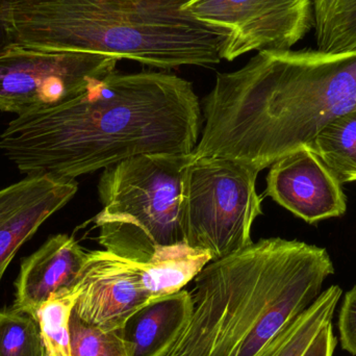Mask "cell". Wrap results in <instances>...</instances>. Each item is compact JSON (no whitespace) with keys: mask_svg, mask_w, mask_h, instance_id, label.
<instances>
[{"mask_svg":"<svg viewBox=\"0 0 356 356\" xmlns=\"http://www.w3.org/2000/svg\"><path fill=\"white\" fill-rule=\"evenodd\" d=\"M69 330L71 356H127L123 328L106 330L92 325L72 312Z\"/></svg>","mask_w":356,"mask_h":356,"instance_id":"cell-19","label":"cell"},{"mask_svg":"<svg viewBox=\"0 0 356 356\" xmlns=\"http://www.w3.org/2000/svg\"><path fill=\"white\" fill-rule=\"evenodd\" d=\"M45 356H47V355H46V353H45Z\"/></svg>","mask_w":356,"mask_h":356,"instance_id":"cell-26","label":"cell"},{"mask_svg":"<svg viewBox=\"0 0 356 356\" xmlns=\"http://www.w3.org/2000/svg\"><path fill=\"white\" fill-rule=\"evenodd\" d=\"M197 21L225 31L222 60L251 51L291 50L313 24V0H188Z\"/></svg>","mask_w":356,"mask_h":356,"instance_id":"cell-8","label":"cell"},{"mask_svg":"<svg viewBox=\"0 0 356 356\" xmlns=\"http://www.w3.org/2000/svg\"><path fill=\"white\" fill-rule=\"evenodd\" d=\"M339 332L342 348L356 356V286L345 295L339 317Z\"/></svg>","mask_w":356,"mask_h":356,"instance_id":"cell-21","label":"cell"},{"mask_svg":"<svg viewBox=\"0 0 356 356\" xmlns=\"http://www.w3.org/2000/svg\"><path fill=\"white\" fill-rule=\"evenodd\" d=\"M201 125L190 81L115 70L58 106L17 116L0 149L26 177L75 179L141 154H193Z\"/></svg>","mask_w":356,"mask_h":356,"instance_id":"cell-1","label":"cell"},{"mask_svg":"<svg viewBox=\"0 0 356 356\" xmlns=\"http://www.w3.org/2000/svg\"><path fill=\"white\" fill-rule=\"evenodd\" d=\"M266 195L307 223L341 217L347 209L342 184L309 147L274 163Z\"/></svg>","mask_w":356,"mask_h":356,"instance_id":"cell-10","label":"cell"},{"mask_svg":"<svg viewBox=\"0 0 356 356\" xmlns=\"http://www.w3.org/2000/svg\"><path fill=\"white\" fill-rule=\"evenodd\" d=\"M177 1H182V2H186V1H188V0H177Z\"/></svg>","mask_w":356,"mask_h":356,"instance_id":"cell-25","label":"cell"},{"mask_svg":"<svg viewBox=\"0 0 356 356\" xmlns=\"http://www.w3.org/2000/svg\"><path fill=\"white\" fill-rule=\"evenodd\" d=\"M338 0H313L314 24L316 31L321 29L332 16Z\"/></svg>","mask_w":356,"mask_h":356,"instance_id":"cell-23","label":"cell"},{"mask_svg":"<svg viewBox=\"0 0 356 356\" xmlns=\"http://www.w3.org/2000/svg\"><path fill=\"white\" fill-rule=\"evenodd\" d=\"M318 50L345 54L356 50V0H338L332 16L316 31Z\"/></svg>","mask_w":356,"mask_h":356,"instance_id":"cell-20","label":"cell"},{"mask_svg":"<svg viewBox=\"0 0 356 356\" xmlns=\"http://www.w3.org/2000/svg\"><path fill=\"white\" fill-rule=\"evenodd\" d=\"M0 356H45L37 319L20 309L0 311Z\"/></svg>","mask_w":356,"mask_h":356,"instance_id":"cell-18","label":"cell"},{"mask_svg":"<svg viewBox=\"0 0 356 356\" xmlns=\"http://www.w3.org/2000/svg\"><path fill=\"white\" fill-rule=\"evenodd\" d=\"M309 148L341 184L356 181V111L330 121Z\"/></svg>","mask_w":356,"mask_h":356,"instance_id":"cell-16","label":"cell"},{"mask_svg":"<svg viewBox=\"0 0 356 356\" xmlns=\"http://www.w3.org/2000/svg\"><path fill=\"white\" fill-rule=\"evenodd\" d=\"M342 294V289L337 284L322 291L302 314L291 321L255 356H302L320 330L332 322Z\"/></svg>","mask_w":356,"mask_h":356,"instance_id":"cell-15","label":"cell"},{"mask_svg":"<svg viewBox=\"0 0 356 356\" xmlns=\"http://www.w3.org/2000/svg\"><path fill=\"white\" fill-rule=\"evenodd\" d=\"M259 172L229 159H193L180 203L184 244L207 251L213 261L252 244L253 223L263 213V198L257 192Z\"/></svg>","mask_w":356,"mask_h":356,"instance_id":"cell-6","label":"cell"},{"mask_svg":"<svg viewBox=\"0 0 356 356\" xmlns=\"http://www.w3.org/2000/svg\"><path fill=\"white\" fill-rule=\"evenodd\" d=\"M332 322L326 324L302 356H334L337 347Z\"/></svg>","mask_w":356,"mask_h":356,"instance_id":"cell-22","label":"cell"},{"mask_svg":"<svg viewBox=\"0 0 356 356\" xmlns=\"http://www.w3.org/2000/svg\"><path fill=\"white\" fill-rule=\"evenodd\" d=\"M87 257L73 236L60 234L48 238L21 263L13 307L35 318L52 295L74 286Z\"/></svg>","mask_w":356,"mask_h":356,"instance_id":"cell-12","label":"cell"},{"mask_svg":"<svg viewBox=\"0 0 356 356\" xmlns=\"http://www.w3.org/2000/svg\"><path fill=\"white\" fill-rule=\"evenodd\" d=\"M77 190L76 180L50 175L26 177L0 190V282L21 246Z\"/></svg>","mask_w":356,"mask_h":356,"instance_id":"cell-11","label":"cell"},{"mask_svg":"<svg viewBox=\"0 0 356 356\" xmlns=\"http://www.w3.org/2000/svg\"><path fill=\"white\" fill-rule=\"evenodd\" d=\"M177 0H14L0 14L6 43L173 69L220 63L225 31Z\"/></svg>","mask_w":356,"mask_h":356,"instance_id":"cell-4","label":"cell"},{"mask_svg":"<svg viewBox=\"0 0 356 356\" xmlns=\"http://www.w3.org/2000/svg\"><path fill=\"white\" fill-rule=\"evenodd\" d=\"M190 291L160 297L134 314L123 327L127 356H165L192 315Z\"/></svg>","mask_w":356,"mask_h":356,"instance_id":"cell-13","label":"cell"},{"mask_svg":"<svg viewBox=\"0 0 356 356\" xmlns=\"http://www.w3.org/2000/svg\"><path fill=\"white\" fill-rule=\"evenodd\" d=\"M211 261V253L181 243L162 249L146 263H138L146 290L156 299L182 290Z\"/></svg>","mask_w":356,"mask_h":356,"instance_id":"cell-14","label":"cell"},{"mask_svg":"<svg viewBox=\"0 0 356 356\" xmlns=\"http://www.w3.org/2000/svg\"><path fill=\"white\" fill-rule=\"evenodd\" d=\"M118 62L87 52L4 44L0 47V111L20 116L58 106L114 72Z\"/></svg>","mask_w":356,"mask_h":356,"instance_id":"cell-7","label":"cell"},{"mask_svg":"<svg viewBox=\"0 0 356 356\" xmlns=\"http://www.w3.org/2000/svg\"><path fill=\"white\" fill-rule=\"evenodd\" d=\"M74 286L79 296L73 312L86 323L120 330L154 300L146 290L138 261L106 250L88 252Z\"/></svg>","mask_w":356,"mask_h":356,"instance_id":"cell-9","label":"cell"},{"mask_svg":"<svg viewBox=\"0 0 356 356\" xmlns=\"http://www.w3.org/2000/svg\"><path fill=\"white\" fill-rule=\"evenodd\" d=\"M79 296V289L73 286L52 295L38 309L35 319L41 330L46 355L71 356L69 322Z\"/></svg>","mask_w":356,"mask_h":356,"instance_id":"cell-17","label":"cell"},{"mask_svg":"<svg viewBox=\"0 0 356 356\" xmlns=\"http://www.w3.org/2000/svg\"><path fill=\"white\" fill-rule=\"evenodd\" d=\"M14 1V0H0V14H1L3 8L8 6L10 2ZM6 44V40H4L3 33H2L1 25H0V47L3 46Z\"/></svg>","mask_w":356,"mask_h":356,"instance_id":"cell-24","label":"cell"},{"mask_svg":"<svg viewBox=\"0 0 356 356\" xmlns=\"http://www.w3.org/2000/svg\"><path fill=\"white\" fill-rule=\"evenodd\" d=\"M334 273L325 248L280 238L211 261L193 280L192 315L165 356H255Z\"/></svg>","mask_w":356,"mask_h":356,"instance_id":"cell-3","label":"cell"},{"mask_svg":"<svg viewBox=\"0 0 356 356\" xmlns=\"http://www.w3.org/2000/svg\"><path fill=\"white\" fill-rule=\"evenodd\" d=\"M356 111V50H263L219 73L203 100L193 159L238 161L261 171L309 147L337 117Z\"/></svg>","mask_w":356,"mask_h":356,"instance_id":"cell-2","label":"cell"},{"mask_svg":"<svg viewBox=\"0 0 356 356\" xmlns=\"http://www.w3.org/2000/svg\"><path fill=\"white\" fill-rule=\"evenodd\" d=\"M192 160L193 154H141L104 169L98 184L102 209L92 220L104 250L146 263L184 243L180 203Z\"/></svg>","mask_w":356,"mask_h":356,"instance_id":"cell-5","label":"cell"}]
</instances>
